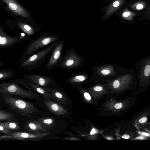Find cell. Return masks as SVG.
I'll use <instances>...</instances> for the list:
<instances>
[{
  "mask_svg": "<svg viewBox=\"0 0 150 150\" xmlns=\"http://www.w3.org/2000/svg\"><path fill=\"white\" fill-rule=\"evenodd\" d=\"M65 46L64 41L59 40L58 43L52 50L45 66L46 71L57 68L62 57V52Z\"/></svg>",
  "mask_w": 150,
  "mask_h": 150,
  "instance_id": "obj_7",
  "label": "cell"
},
{
  "mask_svg": "<svg viewBox=\"0 0 150 150\" xmlns=\"http://www.w3.org/2000/svg\"><path fill=\"white\" fill-rule=\"evenodd\" d=\"M14 117L10 113L2 110H0V121L8 120L12 121L14 120Z\"/></svg>",
  "mask_w": 150,
  "mask_h": 150,
  "instance_id": "obj_22",
  "label": "cell"
},
{
  "mask_svg": "<svg viewBox=\"0 0 150 150\" xmlns=\"http://www.w3.org/2000/svg\"><path fill=\"white\" fill-rule=\"evenodd\" d=\"M16 71L8 69H0V81L1 82L12 79L14 76Z\"/></svg>",
  "mask_w": 150,
  "mask_h": 150,
  "instance_id": "obj_19",
  "label": "cell"
},
{
  "mask_svg": "<svg viewBox=\"0 0 150 150\" xmlns=\"http://www.w3.org/2000/svg\"><path fill=\"white\" fill-rule=\"evenodd\" d=\"M4 102L10 108L16 112L24 116L30 117L31 115L38 112L32 103L24 100L2 94Z\"/></svg>",
  "mask_w": 150,
  "mask_h": 150,
  "instance_id": "obj_4",
  "label": "cell"
},
{
  "mask_svg": "<svg viewBox=\"0 0 150 150\" xmlns=\"http://www.w3.org/2000/svg\"><path fill=\"white\" fill-rule=\"evenodd\" d=\"M55 119L52 117H46L39 119L37 121L48 131L55 125Z\"/></svg>",
  "mask_w": 150,
  "mask_h": 150,
  "instance_id": "obj_18",
  "label": "cell"
},
{
  "mask_svg": "<svg viewBox=\"0 0 150 150\" xmlns=\"http://www.w3.org/2000/svg\"><path fill=\"white\" fill-rule=\"evenodd\" d=\"M95 132H96V130L95 129L93 128L91 130V132L90 133V134H93L94 133H95Z\"/></svg>",
  "mask_w": 150,
  "mask_h": 150,
  "instance_id": "obj_32",
  "label": "cell"
},
{
  "mask_svg": "<svg viewBox=\"0 0 150 150\" xmlns=\"http://www.w3.org/2000/svg\"><path fill=\"white\" fill-rule=\"evenodd\" d=\"M84 61V59L72 48L65 51L57 68L71 69L80 67L83 66V62Z\"/></svg>",
  "mask_w": 150,
  "mask_h": 150,
  "instance_id": "obj_6",
  "label": "cell"
},
{
  "mask_svg": "<svg viewBox=\"0 0 150 150\" xmlns=\"http://www.w3.org/2000/svg\"><path fill=\"white\" fill-rule=\"evenodd\" d=\"M24 80L25 83L31 88L41 94L45 98H50L51 97L50 94L45 90V88L36 84L27 81L24 79Z\"/></svg>",
  "mask_w": 150,
  "mask_h": 150,
  "instance_id": "obj_17",
  "label": "cell"
},
{
  "mask_svg": "<svg viewBox=\"0 0 150 150\" xmlns=\"http://www.w3.org/2000/svg\"><path fill=\"white\" fill-rule=\"evenodd\" d=\"M59 40L42 49L24 60L19 61V68L31 71L40 67L48 60Z\"/></svg>",
  "mask_w": 150,
  "mask_h": 150,
  "instance_id": "obj_1",
  "label": "cell"
},
{
  "mask_svg": "<svg viewBox=\"0 0 150 150\" xmlns=\"http://www.w3.org/2000/svg\"><path fill=\"white\" fill-rule=\"evenodd\" d=\"M103 89L102 86H97L93 88V90L99 92L102 91Z\"/></svg>",
  "mask_w": 150,
  "mask_h": 150,
  "instance_id": "obj_26",
  "label": "cell"
},
{
  "mask_svg": "<svg viewBox=\"0 0 150 150\" xmlns=\"http://www.w3.org/2000/svg\"><path fill=\"white\" fill-rule=\"evenodd\" d=\"M0 139L1 140H19L20 139L19 138H17L9 135H5L3 136H1L0 137Z\"/></svg>",
  "mask_w": 150,
  "mask_h": 150,
  "instance_id": "obj_24",
  "label": "cell"
},
{
  "mask_svg": "<svg viewBox=\"0 0 150 150\" xmlns=\"http://www.w3.org/2000/svg\"><path fill=\"white\" fill-rule=\"evenodd\" d=\"M59 36L57 35L48 33H44L29 42L25 48L20 61L28 57L40 49L59 40Z\"/></svg>",
  "mask_w": 150,
  "mask_h": 150,
  "instance_id": "obj_2",
  "label": "cell"
},
{
  "mask_svg": "<svg viewBox=\"0 0 150 150\" xmlns=\"http://www.w3.org/2000/svg\"><path fill=\"white\" fill-rule=\"evenodd\" d=\"M122 107V104L121 103H116L114 105L115 108L118 109L121 108Z\"/></svg>",
  "mask_w": 150,
  "mask_h": 150,
  "instance_id": "obj_27",
  "label": "cell"
},
{
  "mask_svg": "<svg viewBox=\"0 0 150 150\" xmlns=\"http://www.w3.org/2000/svg\"><path fill=\"white\" fill-rule=\"evenodd\" d=\"M23 77L25 80L44 88L51 86L59 87V86L52 76H47L38 74H23Z\"/></svg>",
  "mask_w": 150,
  "mask_h": 150,
  "instance_id": "obj_8",
  "label": "cell"
},
{
  "mask_svg": "<svg viewBox=\"0 0 150 150\" xmlns=\"http://www.w3.org/2000/svg\"><path fill=\"white\" fill-rule=\"evenodd\" d=\"M0 131L1 132H2L7 135H9L11 132V130L7 129L0 125Z\"/></svg>",
  "mask_w": 150,
  "mask_h": 150,
  "instance_id": "obj_25",
  "label": "cell"
},
{
  "mask_svg": "<svg viewBox=\"0 0 150 150\" xmlns=\"http://www.w3.org/2000/svg\"><path fill=\"white\" fill-rule=\"evenodd\" d=\"M23 128L29 132L38 133L49 132L37 121H29L27 122L23 126Z\"/></svg>",
  "mask_w": 150,
  "mask_h": 150,
  "instance_id": "obj_13",
  "label": "cell"
},
{
  "mask_svg": "<svg viewBox=\"0 0 150 150\" xmlns=\"http://www.w3.org/2000/svg\"><path fill=\"white\" fill-rule=\"evenodd\" d=\"M125 1V0H112L105 9L102 21H105L116 13L123 6Z\"/></svg>",
  "mask_w": 150,
  "mask_h": 150,
  "instance_id": "obj_10",
  "label": "cell"
},
{
  "mask_svg": "<svg viewBox=\"0 0 150 150\" xmlns=\"http://www.w3.org/2000/svg\"><path fill=\"white\" fill-rule=\"evenodd\" d=\"M130 70L114 64H102L92 68V77L94 79L112 80L127 73Z\"/></svg>",
  "mask_w": 150,
  "mask_h": 150,
  "instance_id": "obj_3",
  "label": "cell"
},
{
  "mask_svg": "<svg viewBox=\"0 0 150 150\" xmlns=\"http://www.w3.org/2000/svg\"><path fill=\"white\" fill-rule=\"evenodd\" d=\"M25 35V34L24 33H22L21 34V36H19V42H21V41H22V40H23L24 39V37Z\"/></svg>",
  "mask_w": 150,
  "mask_h": 150,
  "instance_id": "obj_30",
  "label": "cell"
},
{
  "mask_svg": "<svg viewBox=\"0 0 150 150\" xmlns=\"http://www.w3.org/2000/svg\"><path fill=\"white\" fill-rule=\"evenodd\" d=\"M19 42V36L8 35L0 29V48L6 49L12 47Z\"/></svg>",
  "mask_w": 150,
  "mask_h": 150,
  "instance_id": "obj_11",
  "label": "cell"
},
{
  "mask_svg": "<svg viewBox=\"0 0 150 150\" xmlns=\"http://www.w3.org/2000/svg\"><path fill=\"white\" fill-rule=\"evenodd\" d=\"M0 125L10 130H16L20 129V126L18 123L12 121L1 122Z\"/></svg>",
  "mask_w": 150,
  "mask_h": 150,
  "instance_id": "obj_21",
  "label": "cell"
},
{
  "mask_svg": "<svg viewBox=\"0 0 150 150\" xmlns=\"http://www.w3.org/2000/svg\"><path fill=\"white\" fill-rule=\"evenodd\" d=\"M50 132L34 133L22 132H16L10 133L9 135L14 137L19 138L21 140H28L30 139L32 140H42V138L45 136L50 135Z\"/></svg>",
  "mask_w": 150,
  "mask_h": 150,
  "instance_id": "obj_12",
  "label": "cell"
},
{
  "mask_svg": "<svg viewBox=\"0 0 150 150\" xmlns=\"http://www.w3.org/2000/svg\"><path fill=\"white\" fill-rule=\"evenodd\" d=\"M146 6V4L145 2L139 1L130 4L129 6L133 10H141L143 9Z\"/></svg>",
  "mask_w": 150,
  "mask_h": 150,
  "instance_id": "obj_23",
  "label": "cell"
},
{
  "mask_svg": "<svg viewBox=\"0 0 150 150\" xmlns=\"http://www.w3.org/2000/svg\"><path fill=\"white\" fill-rule=\"evenodd\" d=\"M147 120V118L146 117H144L140 119L139 121L140 123H142L146 122Z\"/></svg>",
  "mask_w": 150,
  "mask_h": 150,
  "instance_id": "obj_28",
  "label": "cell"
},
{
  "mask_svg": "<svg viewBox=\"0 0 150 150\" xmlns=\"http://www.w3.org/2000/svg\"><path fill=\"white\" fill-rule=\"evenodd\" d=\"M4 64V63L1 60L0 61V67H1Z\"/></svg>",
  "mask_w": 150,
  "mask_h": 150,
  "instance_id": "obj_33",
  "label": "cell"
},
{
  "mask_svg": "<svg viewBox=\"0 0 150 150\" xmlns=\"http://www.w3.org/2000/svg\"><path fill=\"white\" fill-rule=\"evenodd\" d=\"M122 137L123 139H128L130 138V136L127 134H125L123 135Z\"/></svg>",
  "mask_w": 150,
  "mask_h": 150,
  "instance_id": "obj_31",
  "label": "cell"
},
{
  "mask_svg": "<svg viewBox=\"0 0 150 150\" xmlns=\"http://www.w3.org/2000/svg\"><path fill=\"white\" fill-rule=\"evenodd\" d=\"M91 76H89L85 72H83L70 76L67 80V82L69 83H81L87 80Z\"/></svg>",
  "mask_w": 150,
  "mask_h": 150,
  "instance_id": "obj_16",
  "label": "cell"
},
{
  "mask_svg": "<svg viewBox=\"0 0 150 150\" xmlns=\"http://www.w3.org/2000/svg\"><path fill=\"white\" fill-rule=\"evenodd\" d=\"M136 74L141 81L150 80V55L142 59L136 64Z\"/></svg>",
  "mask_w": 150,
  "mask_h": 150,
  "instance_id": "obj_9",
  "label": "cell"
},
{
  "mask_svg": "<svg viewBox=\"0 0 150 150\" xmlns=\"http://www.w3.org/2000/svg\"><path fill=\"white\" fill-rule=\"evenodd\" d=\"M46 98L44 102L48 110L52 113L57 115L65 113V110L57 103Z\"/></svg>",
  "mask_w": 150,
  "mask_h": 150,
  "instance_id": "obj_14",
  "label": "cell"
},
{
  "mask_svg": "<svg viewBox=\"0 0 150 150\" xmlns=\"http://www.w3.org/2000/svg\"><path fill=\"white\" fill-rule=\"evenodd\" d=\"M142 134L146 136H148L149 135V134L148 133H142Z\"/></svg>",
  "mask_w": 150,
  "mask_h": 150,
  "instance_id": "obj_34",
  "label": "cell"
},
{
  "mask_svg": "<svg viewBox=\"0 0 150 150\" xmlns=\"http://www.w3.org/2000/svg\"><path fill=\"white\" fill-rule=\"evenodd\" d=\"M3 0L7 4L10 8L17 14L25 17L28 16L26 11L13 0Z\"/></svg>",
  "mask_w": 150,
  "mask_h": 150,
  "instance_id": "obj_15",
  "label": "cell"
},
{
  "mask_svg": "<svg viewBox=\"0 0 150 150\" xmlns=\"http://www.w3.org/2000/svg\"><path fill=\"white\" fill-rule=\"evenodd\" d=\"M149 11H150V7L149 8Z\"/></svg>",
  "mask_w": 150,
  "mask_h": 150,
  "instance_id": "obj_35",
  "label": "cell"
},
{
  "mask_svg": "<svg viewBox=\"0 0 150 150\" xmlns=\"http://www.w3.org/2000/svg\"><path fill=\"white\" fill-rule=\"evenodd\" d=\"M17 80H13L8 82H1L0 93L11 95H18L31 99H37L38 97L32 89L27 90L21 87Z\"/></svg>",
  "mask_w": 150,
  "mask_h": 150,
  "instance_id": "obj_5",
  "label": "cell"
},
{
  "mask_svg": "<svg viewBox=\"0 0 150 150\" xmlns=\"http://www.w3.org/2000/svg\"><path fill=\"white\" fill-rule=\"evenodd\" d=\"M137 14L134 12L129 10L127 7L125 8L121 13L120 17L121 18L129 21L132 20L133 18Z\"/></svg>",
  "mask_w": 150,
  "mask_h": 150,
  "instance_id": "obj_20",
  "label": "cell"
},
{
  "mask_svg": "<svg viewBox=\"0 0 150 150\" xmlns=\"http://www.w3.org/2000/svg\"><path fill=\"white\" fill-rule=\"evenodd\" d=\"M84 96L85 98L88 100H90L91 99V97L89 94L88 93H84Z\"/></svg>",
  "mask_w": 150,
  "mask_h": 150,
  "instance_id": "obj_29",
  "label": "cell"
}]
</instances>
